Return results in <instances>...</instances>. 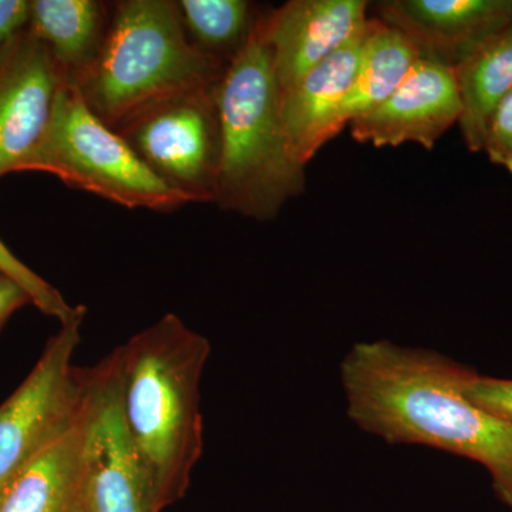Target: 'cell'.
<instances>
[{"label":"cell","instance_id":"cell-1","mask_svg":"<svg viewBox=\"0 0 512 512\" xmlns=\"http://www.w3.org/2000/svg\"><path fill=\"white\" fill-rule=\"evenodd\" d=\"M474 375L439 352L386 339L355 343L340 363L346 410L359 429L476 461L512 507V424L468 397Z\"/></svg>","mask_w":512,"mask_h":512},{"label":"cell","instance_id":"cell-2","mask_svg":"<svg viewBox=\"0 0 512 512\" xmlns=\"http://www.w3.org/2000/svg\"><path fill=\"white\" fill-rule=\"evenodd\" d=\"M210 340L167 313L113 352L124 423L161 511L190 487L204 450L201 379Z\"/></svg>","mask_w":512,"mask_h":512},{"label":"cell","instance_id":"cell-3","mask_svg":"<svg viewBox=\"0 0 512 512\" xmlns=\"http://www.w3.org/2000/svg\"><path fill=\"white\" fill-rule=\"evenodd\" d=\"M217 101L222 150L214 204L258 222L274 221L286 202L305 191L306 165L286 138L261 10L218 84Z\"/></svg>","mask_w":512,"mask_h":512},{"label":"cell","instance_id":"cell-4","mask_svg":"<svg viewBox=\"0 0 512 512\" xmlns=\"http://www.w3.org/2000/svg\"><path fill=\"white\" fill-rule=\"evenodd\" d=\"M227 67L191 42L175 0H121L99 56L73 84L114 130L158 100L220 83Z\"/></svg>","mask_w":512,"mask_h":512},{"label":"cell","instance_id":"cell-5","mask_svg":"<svg viewBox=\"0 0 512 512\" xmlns=\"http://www.w3.org/2000/svg\"><path fill=\"white\" fill-rule=\"evenodd\" d=\"M20 171L55 175L74 190L131 210L174 212L190 204L87 107L76 84L67 80L57 93L45 133Z\"/></svg>","mask_w":512,"mask_h":512},{"label":"cell","instance_id":"cell-6","mask_svg":"<svg viewBox=\"0 0 512 512\" xmlns=\"http://www.w3.org/2000/svg\"><path fill=\"white\" fill-rule=\"evenodd\" d=\"M218 84L165 97L114 128L163 183L190 202L215 200L222 150Z\"/></svg>","mask_w":512,"mask_h":512},{"label":"cell","instance_id":"cell-7","mask_svg":"<svg viewBox=\"0 0 512 512\" xmlns=\"http://www.w3.org/2000/svg\"><path fill=\"white\" fill-rule=\"evenodd\" d=\"M86 312L60 325L32 372L0 404V484L86 414L94 369L73 365Z\"/></svg>","mask_w":512,"mask_h":512},{"label":"cell","instance_id":"cell-8","mask_svg":"<svg viewBox=\"0 0 512 512\" xmlns=\"http://www.w3.org/2000/svg\"><path fill=\"white\" fill-rule=\"evenodd\" d=\"M94 369L89 419V501L94 512H161L124 423L113 353Z\"/></svg>","mask_w":512,"mask_h":512},{"label":"cell","instance_id":"cell-9","mask_svg":"<svg viewBox=\"0 0 512 512\" xmlns=\"http://www.w3.org/2000/svg\"><path fill=\"white\" fill-rule=\"evenodd\" d=\"M461 111L454 67L420 59L386 100L350 121V134L377 148L416 143L433 150L460 121Z\"/></svg>","mask_w":512,"mask_h":512},{"label":"cell","instance_id":"cell-10","mask_svg":"<svg viewBox=\"0 0 512 512\" xmlns=\"http://www.w3.org/2000/svg\"><path fill=\"white\" fill-rule=\"evenodd\" d=\"M62 72L29 28L0 59V178L19 173L45 133Z\"/></svg>","mask_w":512,"mask_h":512},{"label":"cell","instance_id":"cell-11","mask_svg":"<svg viewBox=\"0 0 512 512\" xmlns=\"http://www.w3.org/2000/svg\"><path fill=\"white\" fill-rule=\"evenodd\" d=\"M367 8L365 0H291L264 12L266 42L281 93L365 28Z\"/></svg>","mask_w":512,"mask_h":512},{"label":"cell","instance_id":"cell-12","mask_svg":"<svg viewBox=\"0 0 512 512\" xmlns=\"http://www.w3.org/2000/svg\"><path fill=\"white\" fill-rule=\"evenodd\" d=\"M379 20L420 50L421 59L456 67L512 20V0H387Z\"/></svg>","mask_w":512,"mask_h":512},{"label":"cell","instance_id":"cell-13","mask_svg":"<svg viewBox=\"0 0 512 512\" xmlns=\"http://www.w3.org/2000/svg\"><path fill=\"white\" fill-rule=\"evenodd\" d=\"M90 403L73 429L0 484V512H82L89 500Z\"/></svg>","mask_w":512,"mask_h":512},{"label":"cell","instance_id":"cell-14","mask_svg":"<svg viewBox=\"0 0 512 512\" xmlns=\"http://www.w3.org/2000/svg\"><path fill=\"white\" fill-rule=\"evenodd\" d=\"M370 19L328 59L281 93V116L293 156L303 165L332 140V127L355 82Z\"/></svg>","mask_w":512,"mask_h":512},{"label":"cell","instance_id":"cell-15","mask_svg":"<svg viewBox=\"0 0 512 512\" xmlns=\"http://www.w3.org/2000/svg\"><path fill=\"white\" fill-rule=\"evenodd\" d=\"M109 23L106 3L97 0H30L29 29L67 82H76L97 59Z\"/></svg>","mask_w":512,"mask_h":512},{"label":"cell","instance_id":"cell-16","mask_svg":"<svg viewBox=\"0 0 512 512\" xmlns=\"http://www.w3.org/2000/svg\"><path fill=\"white\" fill-rule=\"evenodd\" d=\"M420 59V50L409 37L384 25L382 20L370 19L355 82L333 123L332 138L350 121L386 100Z\"/></svg>","mask_w":512,"mask_h":512},{"label":"cell","instance_id":"cell-17","mask_svg":"<svg viewBox=\"0 0 512 512\" xmlns=\"http://www.w3.org/2000/svg\"><path fill=\"white\" fill-rule=\"evenodd\" d=\"M460 90V130L471 153L484 148L488 119L512 89V20L454 67Z\"/></svg>","mask_w":512,"mask_h":512},{"label":"cell","instance_id":"cell-18","mask_svg":"<svg viewBox=\"0 0 512 512\" xmlns=\"http://www.w3.org/2000/svg\"><path fill=\"white\" fill-rule=\"evenodd\" d=\"M178 5L191 42L227 66L247 43L259 12L247 0H180Z\"/></svg>","mask_w":512,"mask_h":512},{"label":"cell","instance_id":"cell-19","mask_svg":"<svg viewBox=\"0 0 512 512\" xmlns=\"http://www.w3.org/2000/svg\"><path fill=\"white\" fill-rule=\"evenodd\" d=\"M0 274L8 276L22 286L28 293L32 305H35L43 315L59 320L60 325L70 322L86 308L83 305L70 306L55 286L50 285L32 268L23 264L2 239H0Z\"/></svg>","mask_w":512,"mask_h":512},{"label":"cell","instance_id":"cell-20","mask_svg":"<svg viewBox=\"0 0 512 512\" xmlns=\"http://www.w3.org/2000/svg\"><path fill=\"white\" fill-rule=\"evenodd\" d=\"M483 151L491 163L512 175V89L488 119Z\"/></svg>","mask_w":512,"mask_h":512},{"label":"cell","instance_id":"cell-21","mask_svg":"<svg viewBox=\"0 0 512 512\" xmlns=\"http://www.w3.org/2000/svg\"><path fill=\"white\" fill-rule=\"evenodd\" d=\"M467 394L485 412L512 424L511 379H497L476 373L468 383Z\"/></svg>","mask_w":512,"mask_h":512},{"label":"cell","instance_id":"cell-22","mask_svg":"<svg viewBox=\"0 0 512 512\" xmlns=\"http://www.w3.org/2000/svg\"><path fill=\"white\" fill-rule=\"evenodd\" d=\"M30 0H0V59L29 28Z\"/></svg>","mask_w":512,"mask_h":512},{"label":"cell","instance_id":"cell-23","mask_svg":"<svg viewBox=\"0 0 512 512\" xmlns=\"http://www.w3.org/2000/svg\"><path fill=\"white\" fill-rule=\"evenodd\" d=\"M28 303L32 302L25 289L8 276L0 274V330L12 318L13 313Z\"/></svg>","mask_w":512,"mask_h":512},{"label":"cell","instance_id":"cell-24","mask_svg":"<svg viewBox=\"0 0 512 512\" xmlns=\"http://www.w3.org/2000/svg\"><path fill=\"white\" fill-rule=\"evenodd\" d=\"M82 512H94L89 500H87L86 505H84Z\"/></svg>","mask_w":512,"mask_h":512}]
</instances>
